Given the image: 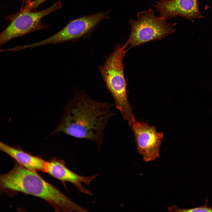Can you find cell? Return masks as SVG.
Masks as SVG:
<instances>
[{
    "label": "cell",
    "mask_w": 212,
    "mask_h": 212,
    "mask_svg": "<svg viewBox=\"0 0 212 212\" xmlns=\"http://www.w3.org/2000/svg\"><path fill=\"white\" fill-rule=\"evenodd\" d=\"M9 171L0 174V191L12 196L18 192L41 198L56 211L85 212L86 209L73 202L56 187L48 183L36 172L14 160Z\"/></svg>",
    "instance_id": "cell-2"
},
{
    "label": "cell",
    "mask_w": 212,
    "mask_h": 212,
    "mask_svg": "<svg viewBox=\"0 0 212 212\" xmlns=\"http://www.w3.org/2000/svg\"><path fill=\"white\" fill-rule=\"evenodd\" d=\"M127 47L125 44L117 45L98 69L115 106L124 120L130 124L135 117L128 99L127 82L124 72L123 60L128 50Z\"/></svg>",
    "instance_id": "cell-3"
},
{
    "label": "cell",
    "mask_w": 212,
    "mask_h": 212,
    "mask_svg": "<svg viewBox=\"0 0 212 212\" xmlns=\"http://www.w3.org/2000/svg\"><path fill=\"white\" fill-rule=\"evenodd\" d=\"M62 7L61 2L58 1L39 11H32L22 8L10 24L0 34V46L13 38L47 28V26L41 22L42 19Z\"/></svg>",
    "instance_id": "cell-5"
},
{
    "label": "cell",
    "mask_w": 212,
    "mask_h": 212,
    "mask_svg": "<svg viewBox=\"0 0 212 212\" xmlns=\"http://www.w3.org/2000/svg\"><path fill=\"white\" fill-rule=\"evenodd\" d=\"M131 127L137 149L146 162L160 156V146L163 138L162 132H157L155 127L147 123L133 120L129 125Z\"/></svg>",
    "instance_id": "cell-7"
},
{
    "label": "cell",
    "mask_w": 212,
    "mask_h": 212,
    "mask_svg": "<svg viewBox=\"0 0 212 212\" xmlns=\"http://www.w3.org/2000/svg\"><path fill=\"white\" fill-rule=\"evenodd\" d=\"M159 16L167 20L180 16L190 21L204 17L198 0H158L153 4Z\"/></svg>",
    "instance_id": "cell-8"
},
{
    "label": "cell",
    "mask_w": 212,
    "mask_h": 212,
    "mask_svg": "<svg viewBox=\"0 0 212 212\" xmlns=\"http://www.w3.org/2000/svg\"><path fill=\"white\" fill-rule=\"evenodd\" d=\"M25 2L26 5H29L31 3L32 1L31 0H23Z\"/></svg>",
    "instance_id": "cell-12"
},
{
    "label": "cell",
    "mask_w": 212,
    "mask_h": 212,
    "mask_svg": "<svg viewBox=\"0 0 212 212\" xmlns=\"http://www.w3.org/2000/svg\"><path fill=\"white\" fill-rule=\"evenodd\" d=\"M46 173L62 181L71 183L80 192L90 196H92V193L84 188L82 183L89 185L99 175L97 174L90 177L79 175L67 168L63 160L55 158H52L48 161Z\"/></svg>",
    "instance_id": "cell-9"
},
{
    "label": "cell",
    "mask_w": 212,
    "mask_h": 212,
    "mask_svg": "<svg viewBox=\"0 0 212 212\" xmlns=\"http://www.w3.org/2000/svg\"><path fill=\"white\" fill-rule=\"evenodd\" d=\"M73 98L66 105L61 122L51 135L60 132L96 143L100 150L106 125L114 113L112 105L95 100L83 90L75 87Z\"/></svg>",
    "instance_id": "cell-1"
},
{
    "label": "cell",
    "mask_w": 212,
    "mask_h": 212,
    "mask_svg": "<svg viewBox=\"0 0 212 212\" xmlns=\"http://www.w3.org/2000/svg\"><path fill=\"white\" fill-rule=\"evenodd\" d=\"M208 200L206 199L205 204L203 206L190 208L180 209L176 206L173 205L169 207L168 208L170 211L179 212H212V207L208 206Z\"/></svg>",
    "instance_id": "cell-11"
},
{
    "label": "cell",
    "mask_w": 212,
    "mask_h": 212,
    "mask_svg": "<svg viewBox=\"0 0 212 212\" xmlns=\"http://www.w3.org/2000/svg\"><path fill=\"white\" fill-rule=\"evenodd\" d=\"M137 17V20L129 21L131 32L125 44L129 46L127 50L150 41L161 40L175 31L174 27L176 23H170L156 16L152 9L138 12Z\"/></svg>",
    "instance_id": "cell-4"
},
{
    "label": "cell",
    "mask_w": 212,
    "mask_h": 212,
    "mask_svg": "<svg viewBox=\"0 0 212 212\" xmlns=\"http://www.w3.org/2000/svg\"><path fill=\"white\" fill-rule=\"evenodd\" d=\"M109 12L108 11H100L72 20L54 34L44 40L29 44V47L32 49L44 45L57 44L80 39L90 33L102 20L110 19Z\"/></svg>",
    "instance_id": "cell-6"
},
{
    "label": "cell",
    "mask_w": 212,
    "mask_h": 212,
    "mask_svg": "<svg viewBox=\"0 0 212 212\" xmlns=\"http://www.w3.org/2000/svg\"><path fill=\"white\" fill-rule=\"evenodd\" d=\"M0 150L6 153L19 164L30 170L35 172H47L48 161L40 158L10 146L1 141Z\"/></svg>",
    "instance_id": "cell-10"
}]
</instances>
